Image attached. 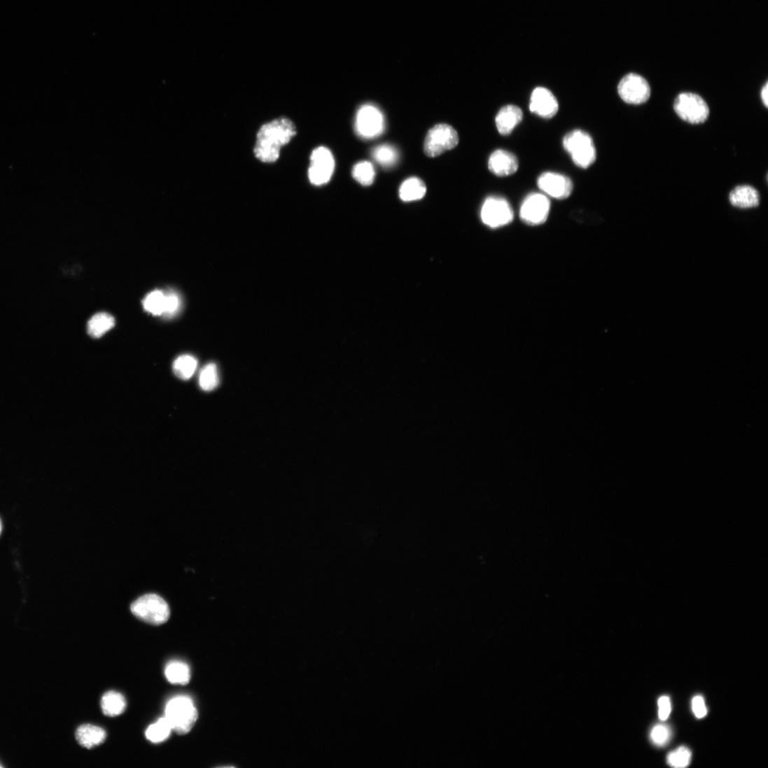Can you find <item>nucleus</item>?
Instances as JSON below:
<instances>
[{
	"label": "nucleus",
	"instance_id": "1",
	"mask_svg": "<svg viewBox=\"0 0 768 768\" xmlns=\"http://www.w3.org/2000/svg\"><path fill=\"white\" fill-rule=\"evenodd\" d=\"M296 134L294 124L287 118H280L261 127L257 134L254 149L256 157L266 163L276 162L281 149Z\"/></svg>",
	"mask_w": 768,
	"mask_h": 768
},
{
	"label": "nucleus",
	"instance_id": "33",
	"mask_svg": "<svg viewBox=\"0 0 768 768\" xmlns=\"http://www.w3.org/2000/svg\"><path fill=\"white\" fill-rule=\"evenodd\" d=\"M760 97H761V99H762V102L764 106L766 108H767L768 107V83H767V82L765 83V84L764 85V86L762 87V88L761 90Z\"/></svg>",
	"mask_w": 768,
	"mask_h": 768
},
{
	"label": "nucleus",
	"instance_id": "15",
	"mask_svg": "<svg viewBox=\"0 0 768 768\" xmlns=\"http://www.w3.org/2000/svg\"><path fill=\"white\" fill-rule=\"evenodd\" d=\"M524 114L522 109L515 105L503 107L495 118L496 128L503 137H508L522 122Z\"/></svg>",
	"mask_w": 768,
	"mask_h": 768
},
{
	"label": "nucleus",
	"instance_id": "9",
	"mask_svg": "<svg viewBox=\"0 0 768 768\" xmlns=\"http://www.w3.org/2000/svg\"><path fill=\"white\" fill-rule=\"evenodd\" d=\"M551 202L542 193H531L524 200L519 211L522 221L531 227L545 223L550 216Z\"/></svg>",
	"mask_w": 768,
	"mask_h": 768
},
{
	"label": "nucleus",
	"instance_id": "20",
	"mask_svg": "<svg viewBox=\"0 0 768 768\" xmlns=\"http://www.w3.org/2000/svg\"><path fill=\"white\" fill-rule=\"evenodd\" d=\"M165 673L167 681L173 685H188L191 678L189 666L182 662L174 661L169 663Z\"/></svg>",
	"mask_w": 768,
	"mask_h": 768
},
{
	"label": "nucleus",
	"instance_id": "23",
	"mask_svg": "<svg viewBox=\"0 0 768 768\" xmlns=\"http://www.w3.org/2000/svg\"><path fill=\"white\" fill-rule=\"evenodd\" d=\"M172 732L168 721L163 717L148 728L146 736L151 742L160 743L169 739Z\"/></svg>",
	"mask_w": 768,
	"mask_h": 768
},
{
	"label": "nucleus",
	"instance_id": "19",
	"mask_svg": "<svg viewBox=\"0 0 768 768\" xmlns=\"http://www.w3.org/2000/svg\"><path fill=\"white\" fill-rule=\"evenodd\" d=\"M115 326V319L112 315L101 312L93 316L87 326L88 333L90 337L99 338Z\"/></svg>",
	"mask_w": 768,
	"mask_h": 768
},
{
	"label": "nucleus",
	"instance_id": "30",
	"mask_svg": "<svg viewBox=\"0 0 768 768\" xmlns=\"http://www.w3.org/2000/svg\"><path fill=\"white\" fill-rule=\"evenodd\" d=\"M671 736L669 728L664 725H656L650 733L652 741L657 746H665L669 741Z\"/></svg>",
	"mask_w": 768,
	"mask_h": 768
},
{
	"label": "nucleus",
	"instance_id": "6",
	"mask_svg": "<svg viewBox=\"0 0 768 768\" xmlns=\"http://www.w3.org/2000/svg\"><path fill=\"white\" fill-rule=\"evenodd\" d=\"M482 222L491 229L505 227L513 221L515 214L510 202L499 196L489 197L482 204L480 213Z\"/></svg>",
	"mask_w": 768,
	"mask_h": 768
},
{
	"label": "nucleus",
	"instance_id": "7",
	"mask_svg": "<svg viewBox=\"0 0 768 768\" xmlns=\"http://www.w3.org/2000/svg\"><path fill=\"white\" fill-rule=\"evenodd\" d=\"M673 110L682 120L690 124H701L709 116V108L706 102L693 93H682L674 101Z\"/></svg>",
	"mask_w": 768,
	"mask_h": 768
},
{
	"label": "nucleus",
	"instance_id": "27",
	"mask_svg": "<svg viewBox=\"0 0 768 768\" xmlns=\"http://www.w3.org/2000/svg\"><path fill=\"white\" fill-rule=\"evenodd\" d=\"M165 292L154 291L150 293L144 300V309L155 316L164 315L165 312Z\"/></svg>",
	"mask_w": 768,
	"mask_h": 768
},
{
	"label": "nucleus",
	"instance_id": "18",
	"mask_svg": "<svg viewBox=\"0 0 768 768\" xmlns=\"http://www.w3.org/2000/svg\"><path fill=\"white\" fill-rule=\"evenodd\" d=\"M426 193V186L423 181L417 177L406 179L399 190L400 199L406 202L421 200Z\"/></svg>",
	"mask_w": 768,
	"mask_h": 768
},
{
	"label": "nucleus",
	"instance_id": "28",
	"mask_svg": "<svg viewBox=\"0 0 768 768\" xmlns=\"http://www.w3.org/2000/svg\"><path fill=\"white\" fill-rule=\"evenodd\" d=\"M691 760L692 752L685 746H681L670 752L666 757L667 763L671 767L676 768L687 767L690 764Z\"/></svg>",
	"mask_w": 768,
	"mask_h": 768
},
{
	"label": "nucleus",
	"instance_id": "34",
	"mask_svg": "<svg viewBox=\"0 0 768 768\" xmlns=\"http://www.w3.org/2000/svg\"><path fill=\"white\" fill-rule=\"evenodd\" d=\"M2 531H3V522H2L1 519H0V535H1Z\"/></svg>",
	"mask_w": 768,
	"mask_h": 768
},
{
	"label": "nucleus",
	"instance_id": "29",
	"mask_svg": "<svg viewBox=\"0 0 768 768\" xmlns=\"http://www.w3.org/2000/svg\"><path fill=\"white\" fill-rule=\"evenodd\" d=\"M165 312L164 316L167 318L173 317L179 310L182 301L179 295L173 291L165 292Z\"/></svg>",
	"mask_w": 768,
	"mask_h": 768
},
{
	"label": "nucleus",
	"instance_id": "8",
	"mask_svg": "<svg viewBox=\"0 0 768 768\" xmlns=\"http://www.w3.org/2000/svg\"><path fill=\"white\" fill-rule=\"evenodd\" d=\"M617 92L624 102L640 105L650 99L651 88L649 83L643 76L636 74H629L620 81Z\"/></svg>",
	"mask_w": 768,
	"mask_h": 768
},
{
	"label": "nucleus",
	"instance_id": "35",
	"mask_svg": "<svg viewBox=\"0 0 768 768\" xmlns=\"http://www.w3.org/2000/svg\"><path fill=\"white\" fill-rule=\"evenodd\" d=\"M0 767H2V766H1V765H0Z\"/></svg>",
	"mask_w": 768,
	"mask_h": 768
},
{
	"label": "nucleus",
	"instance_id": "11",
	"mask_svg": "<svg viewBox=\"0 0 768 768\" xmlns=\"http://www.w3.org/2000/svg\"><path fill=\"white\" fill-rule=\"evenodd\" d=\"M384 118L376 106L367 104L357 112L355 129L360 137L371 139L380 135L384 131Z\"/></svg>",
	"mask_w": 768,
	"mask_h": 768
},
{
	"label": "nucleus",
	"instance_id": "31",
	"mask_svg": "<svg viewBox=\"0 0 768 768\" xmlns=\"http://www.w3.org/2000/svg\"><path fill=\"white\" fill-rule=\"evenodd\" d=\"M692 710L698 718H702L707 714V708L706 706L704 698L700 696H696L692 700Z\"/></svg>",
	"mask_w": 768,
	"mask_h": 768
},
{
	"label": "nucleus",
	"instance_id": "4",
	"mask_svg": "<svg viewBox=\"0 0 768 768\" xmlns=\"http://www.w3.org/2000/svg\"><path fill=\"white\" fill-rule=\"evenodd\" d=\"M132 614L141 620L153 625L165 623L170 617L167 602L156 594H147L133 602L130 606Z\"/></svg>",
	"mask_w": 768,
	"mask_h": 768
},
{
	"label": "nucleus",
	"instance_id": "26",
	"mask_svg": "<svg viewBox=\"0 0 768 768\" xmlns=\"http://www.w3.org/2000/svg\"><path fill=\"white\" fill-rule=\"evenodd\" d=\"M352 175L361 186H370L374 183L375 169L371 162H360L354 167Z\"/></svg>",
	"mask_w": 768,
	"mask_h": 768
},
{
	"label": "nucleus",
	"instance_id": "22",
	"mask_svg": "<svg viewBox=\"0 0 768 768\" xmlns=\"http://www.w3.org/2000/svg\"><path fill=\"white\" fill-rule=\"evenodd\" d=\"M104 713L110 717L122 714L126 708V700L120 693L111 691L106 693L102 700Z\"/></svg>",
	"mask_w": 768,
	"mask_h": 768
},
{
	"label": "nucleus",
	"instance_id": "3",
	"mask_svg": "<svg viewBox=\"0 0 768 768\" xmlns=\"http://www.w3.org/2000/svg\"><path fill=\"white\" fill-rule=\"evenodd\" d=\"M165 718L173 732L185 735L190 732L195 725L198 712L189 697L178 696L167 703Z\"/></svg>",
	"mask_w": 768,
	"mask_h": 768
},
{
	"label": "nucleus",
	"instance_id": "2",
	"mask_svg": "<svg viewBox=\"0 0 768 768\" xmlns=\"http://www.w3.org/2000/svg\"><path fill=\"white\" fill-rule=\"evenodd\" d=\"M562 144L573 162L579 168L588 169L596 161L597 151L594 139L586 131L575 129L569 132L564 137Z\"/></svg>",
	"mask_w": 768,
	"mask_h": 768
},
{
	"label": "nucleus",
	"instance_id": "13",
	"mask_svg": "<svg viewBox=\"0 0 768 768\" xmlns=\"http://www.w3.org/2000/svg\"><path fill=\"white\" fill-rule=\"evenodd\" d=\"M559 104L554 95L547 88L536 87L530 97L529 110L543 119H552L559 112Z\"/></svg>",
	"mask_w": 768,
	"mask_h": 768
},
{
	"label": "nucleus",
	"instance_id": "16",
	"mask_svg": "<svg viewBox=\"0 0 768 768\" xmlns=\"http://www.w3.org/2000/svg\"><path fill=\"white\" fill-rule=\"evenodd\" d=\"M106 736L107 734L103 729L90 725L79 727L76 732L78 743L88 749L102 745L106 741Z\"/></svg>",
	"mask_w": 768,
	"mask_h": 768
},
{
	"label": "nucleus",
	"instance_id": "10",
	"mask_svg": "<svg viewBox=\"0 0 768 768\" xmlns=\"http://www.w3.org/2000/svg\"><path fill=\"white\" fill-rule=\"evenodd\" d=\"M334 157L327 148L320 147L312 152L308 175L310 183L315 186H322L330 180L335 170Z\"/></svg>",
	"mask_w": 768,
	"mask_h": 768
},
{
	"label": "nucleus",
	"instance_id": "12",
	"mask_svg": "<svg viewBox=\"0 0 768 768\" xmlns=\"http://www.w3.org/2000/svg\"><path fill=\"white\" fill-rule=\"evenodd\" d=\"M537 186L545 195L558 200L568 198L573 190L572 180L568 176L553 172L542 173L537 179Z\"/></svg>",
	"mask_w": 768,
	"mask_h": 768
},
{
	"label": "nucleus",
	"instance_id": "5",
	"mask_svg": "<svg viewBox=\"0 0 768 768\" xmlns=\"http://www.w3.org/2000/svg\"><path fill=\"white\" fill-rule=\"evenodd\" d=\"M459 143V134L453 127L438 124L431 129L426 135L424 153L428 157L435 158L455 148Z\"/></svg>",
	"mask_w": 768,
	"mask_h": 768
},
{
	"label": "nucleus",
	"instance_id": "32",
	"mask_svg": "<svg viewBox=\"0 0 768 768\" xmlns=\"http://www.w3.org/2000/svg\"><path fill=\"white\" fill-rule=\"evenodd\" d=\"M659 718L661 720H666L671 713V701L668 697L662 696L658 700Z\"/></svg>",
	"mask_w": 768,
	"mask_h": 768
},
{
	"label": "nucleus",
	"instance_id": "21",
	"mask_svg": "<svg viewBox=\"0 0 768 768\" xmlns=\"http://www.w3.org/2000/svg\"><path fill=\"white\" fill-rule=\"evenodd\" d=\"M198 366L197 359L189 354L179 356L173 364L174 375L182 380H189L195 375Z\"/></svg>",
	"mask_w": 768,
	"mask_h": 768
},
{
	"label": "nucleus",
	"instance_id": "25",
	"mask_svg": "<svg viewBox=\"0 0 768 768\" xmlns=\"http://www.w3.org/2000/svg\"><path fill=\"white\" fill-rule=\"evenodd\" d=\"M372 157L380 165L389 168L396 164L398 160L397 150L390 145H382L372 151Z\"/></svg>",
	"mask_w": 768,
	"mask_h": 768
},
{
	"label": "nucleus",
	"instance_id": "14",
	"mask_svg": "<svg viewBox=\"0 0 768 768\" xmlns=\"http://www.w3.org/2000/svg\"><path fill=\"white\" fill-rule=\"evenodd\" d=\"M519 160L512 153L499 149L494 151L488 160V168L494 175L504 177L515 174L519 169Z\"/></svg>",
	"mask_w": 768,
	"mask_h": 768
},
{
	"label": "nucleus",
	"instance_id": "17",
	"mask_svg": "<svg viewBox=\"0 0 768 768\" xmlns=\"http://www.w3.org/2000/svg\"><path fill=\"white\" fill-rule=\"evenodd\" d=\"M729 202L737 208H754L760 204V195L757 190L751 186H738L731 192Z\"/></svg>",
	"mask_w": 768,
	"mask_h": 768
},
{
	"label": "nucleus",
	"instance_id": "24",
	"mask_svg": "<svg viewBox=\"0 0 768 768\" xmlns=\"http://www.w3.org/2000/svg\"><path fill=\"white\" fill-rule=\"evenodd\" d=\"M218 370L216 364L209 363L201 371L199 377L200 388L204 391H211L219 384Z\"/></svg>",
	"mask_w": 768,
	"mask_h": 768
}]
</instances>
